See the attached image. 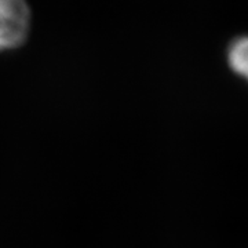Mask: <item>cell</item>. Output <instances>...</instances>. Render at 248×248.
I'll use <instances>...</instances> for the list:
<instances>
[{"label":"cell","instance_id":"cell-1","mask_svg":"<svg viewBox=\"0 0 248 248\" xmlns=\"http://www.w3.org/2000/svg\"><path fill=\"white\" fill-rule=\"evenodd\" d=\"M31 28V9L24 0H0V51L25 43Z\"/></svg>","mask_w":248,"mask_h":248},{"label":"cell","instance_id":"cell-2","mask_svg":"<svg viewBox=\"0 0 248 248\" xmlns=\"http://www.w3.org/2000/svg\"><path fill=\"white\" fill-rule=\"evenodd\" d=\"M247 47V36H237L232 40L226 48V60L229 68L244 79L248 75Z\"/></svg>","mask_w":248,"mask_h":248}]
</instances>
